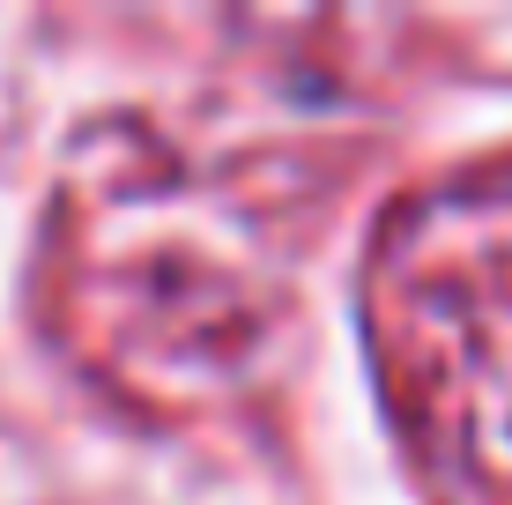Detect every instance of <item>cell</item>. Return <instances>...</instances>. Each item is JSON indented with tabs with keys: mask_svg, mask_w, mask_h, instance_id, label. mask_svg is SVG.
<instances>
[{
	"mask_svg": "<svg viewBox=\"0 0 512 505\" xmlns=\"http://www.w3.org/2000/svg\"><path fill=\"white\" fill-rule=\"evenodd\" d=\"M45 327L149 424L231 409L275 372L297 312L282 208L149 119L90 127L45 201Z\"/></svg>",
	"mask_w": 512,
	"mask_h": 505,
	"instance_id": "cell-1",
	"label": "cell"
},
{
	"mask_svg": "<svg viewBox=\"0 0 512 505\" xmlns=\"http://www.w3.org/2000/svg\"><path fill=\"white\" fill-rule=\"evenodd\" d=\"M379 387L446 505H512V156L423 186L364 275Z\"/></svg>",
	"mask_w": 512,
	"mask_h": 505,
	"instance_id": "cell-2",
	"label": "cell"
}]
</instances>
